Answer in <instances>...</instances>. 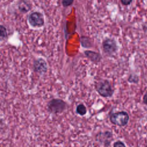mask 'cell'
I'll return each instance as SVG.
<instances>
[{
    "label": "cell",
    "mask_w": 147,
    "mask_h": 147,
    "mask_svg": "<svg viewBox=\"0 0 147 147\" xmlns=\"http://www.w3.org/2000/svg\"><path fill=\"white\" fill-rule=\"evenodd\" d=\"M120 1L122 5L128 6L131 3L133 0H120Z\"/></svg>",
    "instance_id": "cell-15"
},
{
    "label": "cell",
    "mask_w": 147,
    "mask_h": 147,
    "mask_svg": "<svg viewBox=\"0 0 147 147\" xmlns=\"http://www.w3.org/2000/svg\"><path fill=\"white\" fill-rule=\"evenodd\" d=\"M102 47L104 53L109 57H112L115 55L118 51L117 42L113 38H105L102 42Z\"/></svg>",
    "instance_id": "cell-4"
},
{
    "label": "cell",
    "mask_w": 147,
    "mask_h": 147,
    "mask_svg": "<svg viewBox=\"0 0 147 147\" xmlns=\"http://www.w3.org/2000/svg\"><path fill=\"white\" fill-rule=\"evenodd\" d=\"M87 108L83 103H79L76 106V113L78 115L80 116H84L87 114Z\"/></svg>",
    "instance_id": "cell-10"
},
{
    "label": "cell",
    "mask_w": 147,
    "mask_h": 147,
    "mask_svg": "<svg viewBox=\"0 0 147 147\" xmlns=\"http://www.w3.org/2000/svg\"><path fill=\"white\" fill-rule=\"evenodd\" d=\"M142 103L147 106V91L144 94L142 97Z\"/></svg>",
    "instance_id": "cell-16"
},
{
    "label": "cell",
    "mask_w": 147,
    "mask_h": 147,
    "mask_svg": "<svg viewBox=\"0 0 147 147\" xmlns=\"http://www.w3.org/2000/svg\"><path fill=\"white\" fill-rule=\"evenodd\" d=\"M94 87L98 94L103 98H111L114 93L112 84L108 79H102L95 81Z\"/></svg>",
    "instance_id": "cell-1"
},
{
    "label": "cell",
    "mask_w": 147,
    "mask_h": 147,
    "mask_svg": "<svg viewBox=\"0 0 147 147\" xmlns=\"http://www.w3.org/2000/svg\"><path fill=\"white\" fill-rule=\"evenodd\" d=\"M32 5L27 0H20L18 2V9L21 13H25L31 9Z\"/></svg>",
    "instance_id": "cell-9"
},
{
    "label": "cell",
    "mask_w": 147,
    "mask_h": 147,
    "mask_svg": "<svg viewBox=\"0 0 147 147\" xmlns=\"http://www.w3.org/2000/svg\"><path fill=\"white\" fill-rule=\"evenodd\" d=\"M127 81L130 83H138V82H139V77L136 74H131L128 77Z\"/></svg>",
    "instance_id": "cell-12"
},
{
    "label": "cell",
    "mask_w": 147,
    "mask_h": 147,
    "mask_svg": "<svg viewBox=\"0 0 147 147\" xmlns=\"http://www.w3.org/2000/svg\"><path fill=\"white\" fill-rule=\"evenodd\" d=\"M96 140L104 146H109L113 141V134L111 131L106 130L100 131L95 136Z\"/></svg>",
    "instance_id": "cell-5"
},
{
    "label": "cell",
    "mask_w": 147,
    "mask_h": 147,
    "mask_svg": "<svg viewBox=\"0 0 147 147\" xmlns=\"http://www.w3.org/2000/svg\"><path fill=\"white\" fill-rule=\"evenodd\" d=\"M110 122L116 126L122 127L127 125L130 117L129 114L125 111L113 112L109 117Z\"/></svg>",
    "instance_id": "cell-2"
},
{
    "label": "cell",
    "mask_w": 147,
    "mask_h": 147,
    "mask_svg": "<svg viewBox=\"0 0 147 147\" xmlns=\"http://www.w3.org/2000/svg\"><path fill=\"white\" fill-rule=\"evenodd\" d=\"M34 71L40 75L44 74L47 72L48 66L46 61L42 58H39L36 60L33 64Z\"/></svg>",
    "instance_id": "cell-7"
},
{
    "label": "cell",
    "mask_w": 147,
    "mask_h": 147,
    "mask_svg": "<svg viewBox=\"0 0 147 147\" xmlns=\"http://www.w3.org/2000/svg\"><path fill=\"white\" fill-rule=\"evenodd\" d=\"M7 36L6 28L2 25H0V41L4 40Z\"/></svg>",
    "instance_id": "cell-11"
},
{
    "label": "cell",
    "mask_w": 147,
    "mask_h": 147,
    "mask_svg": "<svg viewBox=\"0 0 147 147\" xmlns=\"http://www.w3.org/2000/svg\"><path fill=\"white\" fill-rule=\"evenodd\" d=\"M74 2V0H61V4L64 7L71 6Z\"/></svg>",
    "instance_id": "cell-13"
},
{
    "label": "cell",
    "mask_w": 147,
    "mask_h": 147,
    "mask_svg": "<svg viewBox=\"0 0 147 147\" xmlns=\"http://www.w3.org/2000/svg\"><path fill=\"white\" fill-rule=\"evenodd\" d=\"M84 54L85 56L91 62L95 63V64H98L99 63L102 59V57L100 53L98 52L91 51V50H87L84 52Z\"/></svg>",
    "instance_id": "cell-8"
},
{
    "label": "cell",
    "mask_w": 147,
    "mask_h": 147,
    "mask_svg": "<svg viewBox=\"0 0 147 147\" xmlns=\"http://www.w3.org/2000/svg\"><path fill=\"white\" fill-rule=\"evenodd\" d=\"M67 103L63 99L55 98L49 101L47 104L48 111L53 114L63 113L67 108Z\"/></svg>",
    "instance_id": "cell-3"
},
{
    "label": "cell",
    "mask_w": 147,
    "mask_h": 147,
    "mask_svg": "<svg viewBox=\"0 0 147 147\" xmlns=\"http://www.w3.org/2000/svg\"><path fill=\"white\" fill-rule=\"evenodd\" d=\"M29 24L34 28H40L44 25V17L43 14L38 11H34L30 14L28 17Z\"/></svg>",
    "instance_id": "cell-6"
},
{
    "label": "cell",
    "mask_w": 147,
    "mask_h": 147,
    "mask_svg": "<svg viewBox=\"0 0 147 147\" xmlns=\"http://www.w3.org/2000/svg\"><path fill=\"white\" fill-rule=\"evenodd\" d=\"M113 146L114 147H119V146H126V144L122 141L121 140H117L116 141H115L113 144Z\"/></svg>",
    "instance_id": "cell-14"
}]
</instances>
